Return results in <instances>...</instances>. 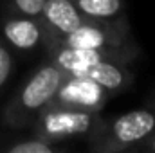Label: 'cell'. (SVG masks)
Listing matches in <instances>:
<instances>
[{
	"label": "cell",
	"mask_w": 155,
	"mask_h": 153,
	"mask_svg": "<svg viewBox=\"0 0 155 153\" xmlns=\"http://www.w3.org/2000/svg\"><path fill=\"white\" fill-rule=\"evenodd\" d=\"M110 97L112 94L105 90L101 85H97L96 81L83 76L65 74L63 81L56 88L51 103L72 106V108L87 110V112H101L107 106Z\"/></svg>",
	"instance_id": "obj_6"
},
{
	"label": "cell",
	"mask_w": 155,
	"mask_h": 153,
	"mask_svg": "<svg viewBox=\"0 0 155 153\" xmlns=\"http://www.w3.org/2000/svg\"><path fill=\"white\" fill-rule=\"evenodd\" d=\"M69 150L71 146L67 142H54L35 132L24 133V135L0 137L2 153H65Z\"/></svg>",
	"instance_id": "obj_10"
},
{
	"label": "cell",
	"mask_w": 155,
	"mask_h": 153,
	"mask_svg": "<svg viewBox=\"0 0 155 153\" xmlns=\"http://www.w3.org/2000/svg\"><path fill=\"white\" fill-rule=\"evenodd\" d=\"M155 132V110L150 106L135 108L101 122L87 137L92 153H121L130 151L137 142Z\"/></svg>",
	"instance_id": "obj_2"
},
{
	"label": "cell",
	"mask_w": 155,
	"mask_h": 153,
	"mask_svg": "<svg viewBox=\"0 0 155 153\" xmlns=\"http://www.w3.org/2000/svg\"><path fill=\"white\" fill-rule=\"evenodd\" d=\"M2 40L15 50L31 52L43 45V24L40 16H24L7 13L0 22Z\"/></svg>",
	"instance_id": "obj_7"
},
{
	"label": "cell",
	"mask_w": 155,
	"mask_h": 153,
	"mask_svg": "<svg viewBox=\"0 0 155 153\" xmlns=\"http://www.w3.org/2000/svg\"><path fill=\"white\" fill-rule=\"evenodd\" d=\"M13 67H15V60H13L11 47L4 40H0V92L7 85L11 72H13Z\"/></svg>",
	"instance_id": "obj_13"
},
{
	"label": "cell",
	"mask_w": 155,
	"mask_h": 153,
	"mask_svg": "<svg viewBox=\"0 0 155 153\" xmlns=\"http://www.w3.org/2000/svg\"><path fill=\"white\" fill-rule=\"evenodd\" d=\"M45 0H9L7 13L24 15V16H40Z\"/></svg>",
	"instance_id": "obj_12"
},
{
	"label": "cell",
	"mask_w": 155,
	"mask_h": 153,
	"mask_svg": "<svg viewBox=\"0 0 155 153\" xmlns=\"http://www.w3.org/2000/svg\"><path fill=\"white\" fill-rule=\"evenodd\" d=\"M51 43L74 49H117L137 45L132 38L128 20L123 15L114 18H92L67 34L52 33L43 25V47Z\"/></svg>",
	"instance_id": "obj_3"
},
{
	"label": "cell",
	"mask_w": 155,
	"mask_h": 153,
	"mask_svg": "<svg viewBox=\"0 0 155 153\" xmlns=\"http://www.w3.org/2000/svg\"><path fill=\"white\" fill-rule=\"evenodd\" d=\"M40 20L52 33L67 34L92 18L78 9L74 0H45L40 13Z\"/></svg>",
	"instance_id": "obj_8"
},
{
	"label": "cell",
	"mask_w": 155,
	"mask_h": 153,
	"mask_svg": "<svg viewBox=\"0 0 155 153\" xmlns=\"http://www.w3.org/2000/svg\"><path fill=\"white\" fill-rule=\"evenodd\" d=\"M144 103H146V106H150V108H153V110H155V90L148 96V97H146V101H144Z\"/></svg>",
	"instance_id": "obj_15"
},
{
	"label": "cell",
	"mask_w": 155,
	"mask_h": 153,
	"mask_svg": "<svg viewBox=\"0 0 155 153\" xmlns=\"http://www.w3.org/2000/svg\"><path fill=\"white\" fill-rule=\"evenodd\" d=\"M78 9L90 18H114L123 15L124 0H74Z\"/></svg>",
	"instance_id": "obj_11"
},
{
	"label": "cell",
	"mask_w": 155,
	"mask_h": 153,
	"mask_svg": "<svg viewBox=\"0 0 155 153\" xmlns=\"http://www.w3.org/2000/svg\"><path fill=\"white\" fill-rule=\"evenodd\" d=\"M63 77L65 72L47 58L36 70L27 76L2 110V126L11 132L29 130L35 119L54 97V92Z\"/></svg>",
	"instance_id": "obj_1"
},
{
	"label": "cell",
	"mask_w": 155,
	"mask_h": 153,
	"mask_svg": "<svg viewBox=\"0 0 155 153\" xmlns=\"http://www.w3.org/2000/svg\"><path fill=\"white\" fill-rule=\"evenodd\" d=\"M47 58L58 65L63 72H74L85 67L114 61V63H126L130 65L139 56V47H117V49H74L65 45H45Z\"/></svg>",
	"instance_id": "obj_5"
},
{
	"label": "cell",
	"mask_w": 155,
	"mask_h": 153,
	"mask_svg": "<svg viewBox=\"0 0 155 153\" xmlns=\"http://www.w3.org/2000/svg\"><path fill=\"white\" fill-rule=\"evenodd\" d=\"M130 153H155V132L150 133L146 139H143L141 142H137Z\"/></svg>",
	"instance_id": "obj_14"
},
{
	"label": "cell",
	"mask_w": 155,
	"mask_h": 153,
	"mask_svg": "<svg viewBox=\"0 0 155 153\" xmlns=\"http://www.w3.org/2000/svg\"><path fill=\"white\" fill-rule=\"evenodd\" d=\"M65 74L88 77L96 81L97 85H101L105 90H108L112 96H117L128 90L134 83V72L130 70V67L126 63H114V61L85 67V69H79L74 72H65Z\"/></svg>",
	"instance_id": "obj_9"
},
{
	"label": "cell",
	"mask_w": 155,
	"mask_h": 153,
	"mask_svg": "<svg viewBox=\"0 0 155 153\" xmlns=\"http://www.w3.org/2000/svg\"><path fill=\"white\" fill-rule=\"evenodd\" d=\"M101 112H87L58 103H49L29 130L54 142H69L79 137L87 139L101 122Z\"/></svg>",
	"instance_id": "obj_4"
}]
</instances>
